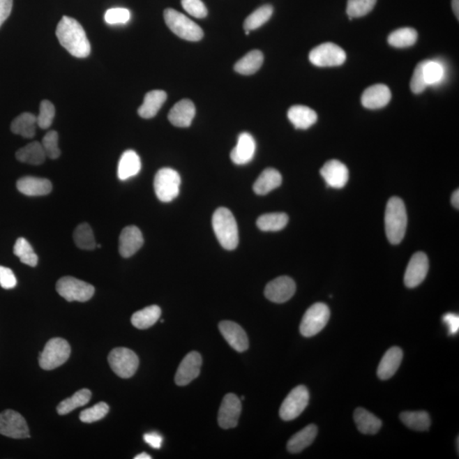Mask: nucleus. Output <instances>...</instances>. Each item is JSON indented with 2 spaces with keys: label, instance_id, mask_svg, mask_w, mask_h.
Returning a JSON list of instances; mask_svg holds the SVG:
<instances>
[{
  "label": "nucleus",
  "instance_id": "nucleus-1",
  "mask_svg": "<svg viewBox=\"0 0 459 459\" xmlns=\"http://www.w3.org/2000/svg\"><path fill=\"white\" fill-rule=\"evenodd\" d=\"M57 37L60 44L77 58H86L91 52V44L80 23L69 17H63L58 23Z\"/></svg>",
  "mask_w": 459,
  "mask_h": 459
},
{
  "label": "nucleus",
  "instance_id": "nucleus-2",
  "mask_svg": "<svg viewBox=\"0 0 459 459\" xmlns=\"http://www.w3.org/2000/svg\"><path fill=\"white\" fill-rule=\"evenodd\" d=\"M385 232L392 244H398L405 236L407 227L406 206L398 197L389 200L385 210Z\"/></svg>",
  "mask_w": 459,
  "mask_h": 459
},
{
  "label": "nucleus",
  "instance_id": "nucleus-3",
  "mask_svg": "<svg viewBox=\"0 0 459 459\" xmlns=\"http://www.w3.org/2000/svg\"><path fill=\"white\" fill-rule=\"evenodd\" d=\"M212 225L218 241L227 250H233L239 242V228L234 216L227 208H219L213 213Z\"/></svg>",
  "mask_w": 459,
  "mask_h": 459
},
{
  "label": "nucleus",
  "instance_id": "nucleus-4",
  "mask_svg": "<svg viewBox=\"0 0 459 459\" xmlns=\"http://www.w3.org/2000/svg\"><path fill=\"white\" fill-rule=\"evenodd\" d=\"M166 25L178 37L188 41H200L204 37V31L185 15L174 9L165 10Z\"/></svg>",
  "mask_w": 459,
  "mask_h": 459
},
{
  "label": "nucleus",
  "instance_id": "nucleus-5",
  "mask_svg": "<svg viewBox=\"0 0 459 459\" xmlns=\"http://www.w3.org/2000/svg\"><path fill=\"white\" fill-rule=\"evenodd\" d=\"M71 355V347L67 340L61 338H54L47 342L38 357V363L45 370L53 369L63 365Z\"/></svg>",
  "mask_w": 459,
  "mask_h": 459
},
{
  "label": "nucleus",
  "instance_id": "nucleus-6",
  "mask_svg": "<svg viewBox=\"0 0 459 459\" xmlns=\"http://www.w3.org/2000/svg\"><path fill=\"white\" fill-rule=\"evenodd\" d=\"M181 176L177 171L170 168L159 170L154 178L156 195L163 203H170L180 193Z\"/></svg>",
  "mask_w": 459,
  "mask_h": 459
},
{
  "label": "nucleus",
  "instance_id": "nucleus-7",
  "mask_svg": "<svg viewBox=\"0 0 459 459\" xmlns=\"http://www.w3.org/2000/svg\"><path fill=\"white\" fill-rule=\"evenodd\" d=\"M330 318V310L324 303H316L310 307L302 318L299 331L303 336H317L324 329Z\"/></svg>",
  "mask_w": 459,
  "mask_h": 459
},
{
  "label": "nucleus",
  "instance_id": "nucleus-8",
  "mask_svg": "<svg viewBox=\"0 0 459 459\" xmlns=\"http://www.w3.org/2000/svg\"><path fill=\"white\" fill-rule=\"evenodd\" d=\"M57 293L69 302H85L89 301L95 294V287L91 284L73 277L61 278L57 283Z\"/></svg>",
  "mask_w": 459,
  "mask_h": 459
},
{
  "label": "nucleus",
  "instance_id": "nucleus-9",
  "mask_svg": "<svg viewBox=\"0 0 459 459\" xmlns=\"http://www.w3.org/2000/svg\"><path fill=\"white\" fill-rule=\"evenodd\" d=\"M112 370L122 379L133 376L139 367V358L131 349L119 347L112 349L108 356Z\"/></svg>",
  "mask_w": 459,
  "mask_h": 459
},
{
  "label": "nucleus",
  "instance_id": "nucleus-10",
  "mask_svg": "<svg viewBox=\"0 0 459 459\" xmlns=\"http://www.w3.org/2000/svg\"><path fill=\"white\" fill-rule=\"evenodd\" d=\"M309 400V391L304 385L295 387L283 400L279 411L280 417L284 421L298 418L308 406Z\"/></svg>",
  "mask_w": 459,
  "mask_h": 459
},
{
  "label": "nucleus",
  "instance_id": "nucleus-11",
  "mask_svg": "<svg viewBox=\"0 0 459 459\" xmlns=\"http://www.w3.org/2000/svg\"><path fill=\"white\" fill-rule=\"evenodd\" d=\"M309 59L317 67H338L344 64L346 54L343 49L333 43H324L311 50Z\"/></svg>",
  "mask_w": 459,
  "mask_h": 459
},
{
  "label": "nucleus",
  "instance_id": "nucleus-12",
  "mask_svg": "<svg viewBox=\"0 0 459 459\" xmlns=\"http://www.w3.org/2000/svg\"><path fill=\"white\" fill-rule=\"evenodd\" d=\"M0 434L13 439L30 437L25 419L19 412L10 409L0 414Z\"/></svg>",
  "mask_w": 459,
  "mask_h": 459
},
{
  "label": "nucleus",
  "instance_id": "nucleus-13",
  "mask_svg": "<svg viewBox=\"0 0 459 459\" xmlns=\"http://www.w3.org/2000/svg\"><path fill=\"white\" fill-rule=\"evenodd\" d=\"M242 412V403L235 394L229 393L225 395L218 414V423L223 429L228 430L235 428Z\"/></svg>",
  "mask_w": 459,
  "mask_h": 459
},
{
  "label": "nucleus",
  "instance_id": "nucleus-14",
  "mask_svg": "<svg viewBox=\"0 0 459 459\" xmlns=\"http://www.w3.org/2000/svg\"><path fill=\"white\" fill-rule=\"evenodd\" d=\"M429 271V259L425 253L418 252L412 255L407 264L404 283L409 289L418 287L423 282Z\"/></svg>",
  "mask_w": 459,
  "mask_h": 459
},
{
  "label": "nucleus",
  "instance_id": "nucleus-15",
  "mask_svg": "<svg viewBox=\"0 0 459 459\" xmlns=\"http://www.w3.org/2000/svg\"><path fill=\"white\" fill-rule=\"evenodd\" d=\"M296 291V284L289 277H279L267 284L264 295L271 302L282 304L294 296Z\"/></svg>",
  "mask_w": 459,
  "mask_h": 459
},
{
  "label": "nucleus",
  "instance_id": "nucleus-16",
  "mask_svg": "<svg viewBox=\"0 0 459 459\" xmlns=\"http://www.w3.org/2000/svg\"><path fill=\"white\" fill-rule=\"evenodd\" d=\"M203 360L200 353L190 352L181 361L177 369L174 381L179 386H186L197 378L201 371Z\"/></svg>",
  "mask_w": 459,
  "mask_h": 459
},
{
  "label": "nucleus",
  "instance_id": "nucleus-17",
  "mask_svg": "<svg viewBox=\"0 0 459 459\" xmlns=\"http://www.w3.org/2000/svg\"><path fill=\"white\" fill-rule=\"evenodd\" d=\"M320 173L326 184L332 188H343L349 180L347 167L336 159L326 162L321 169Z\"/></svg>",
  "mask_w": 459,
  "mask_h": 459
},
{
  "label": "nucleus",
  "instance_id": "nucleus-18",
  "mask_svg": "<svg viewBox=\"0 0 459 459\" xmlns=\"http://www.w3.org/2000/svg\"><path fill=\"white\" fill-rule=\"evenodd\" d=\"M219 329L221 334L237 352H244L248 349V338L246 333L239 324L232 321L220 322Z\"/></svg>",
  "mask_w": 459,
  "mask_h": 459
},
{
  "label": "nucleus",
  "instance_id": "nucleus-19",
  "mask_svg": "<svg viewBox=\"0 0 459 459\" xmlns=\"http://www.w3.org/2000/svg\"><path fill=\"white\" fill-rule=\"evenodd\" d=\"M144 239L141 230L135 225L124 228L119 236V253L123 258H130L142 247Z\"/></svg>",
  "mask_w": 459,
  "mask_h": 459
},
{
  "label": "nucleus",
  "instance_id": "nucleus-20",
  "mask_svg": "<svg viewBox=\"0 0 459 459\" xmlns=\"http://www.w3.org/2000/svg\"><path fill=\"white\" fill-rule=\"evenodd\" d=\"M391 92L385 84H375L368 87L361 96V103L366 108L379 109L390 103Z\"/></svg>",
  "mask_w": 459,
  "mask_h": 459
},
{
  "label": "nucleus",
  "instance_id": "nucleus-21",
  "mask_svg": "<svg viewBox=\"0 0 459 459\" xmlns=\"http://www.w3.org/2000/svg\"><path fill=\"white\" fill-rule=\"evenodd\" d=\"M256 143L250 134L242 133L237 140L236 146L232 151L231 158L237 165L250 163L255 154Z\"/></svg>",
  "mask_w": 459,
  "mask_h": 459
},
{
  "label": "nucleus",
  "instance_id": "nucleus-22",
  "mask_svg": "<svg viewBox=\"0 0 459 459\" xmlns=\"http://www.w3.org/2000/svg\"><path fill=\"white\" fill-rule=\"evenodd\" d=\"M17 188L26 196H45L52 192V184L47 179L25 176L19 179Z\"/></svg>",
  "mask_w": 459,
  "mask_h": 459
},
{
  "label": "nucleus",
  "instance_id": "nucleus-23",
  "mask_svg": "<svg viewBox=\"0 0 459 459\" xmlns=\"http://www.w3.org/2000/svg\"><path fill=\"white\" fill-rule=\"evenodd\" d=\"M196 114V108L190 100H181L171 109L169 120L173 126L180 128L189 127Z\"/></svg>",
  "mask_w": 459,
  "mask_h": 459
},
{
  "label": "nucleus",
  "instance_id": "nucleus-24",
  "mask_svg": "<svg viewBox=\"0 0 459 459\" xmlns=\"http://www.w3.org/2000/svg\"><path fill=\"white\" fill-rule=\"evenodd\" d=\"M403 352L402 349L394 346L384 354L379 365L378 377L381 380H387L394 376L402 363Z\"/></svg>",
  "mask_w": 459,
  "mask_h": 459
},
{
  "label": "nucleus",
  "instance_id": "nucleus-25",
  "mask_svg": "<svg viewBox=\"0 0 459 459\" xmlns=\"http://www.w3.org/2000/svg\"><path fill=\"white\" fill-rule=\"evenodd\" d=\"M141 169L142 162L138 154L133 150L124 151L119 162V179L126 181L128 179L137 176Z\"/></svg>",
  "mask_w": 459,
  "mask_h": 459
},
{
  "label": "nucleus",
  "instance_id": "nucleus-26",
  "mask_svg": "<svg viewBox=\"0 0 459 459\" xmlns=\"http://www.w3.org/2000/svg\"><path fill=\"white\" fill-rule=\"evenodd\" d=\"M287 116L294 126L299 130H307L317 121V112L301 105L292 107L287 112Z\"/></svg>",
  "mask_w": 459,
  "mask_h": 459
},
{
  "label": "nucleus",
  "instance_id": "nucleus-27",
  "mask_svg": "<svg viewBox=\"0 0 459 459\" xmlns=\"http://www.w3.org/2000/svg\"><path fill=\"white\" fill-rule=\"evenodd\" d=\"M354 420L358 430L364 435H376L382 427V421L363 407L356 408Z\"/></svg>",
  "mask_w": 459,
  "mask_h": 459
},
{
  "label": "nucleus",
  "instance_id": "nucleus-28",
  "mask_svg": "<svg viewBox=\"0 0 459 459\" xmlns=\"http://www.w3.org/2000/svg\"><path fill=\"white\" fill-rule=\"evenodd\" d=\"M283 178L277 170L268 168L264 170L255 182L253 189L258 195H266L281 186Z\"/></svg>",
  "mask_w": 459,
  "mask_h": 459
},
{
  "label": "nucleus",
  "instance_id": "nucleus-29",
  "mask_svg": "<svg viewBox=\"0 0 459 459\" xmlns=\"http://www.w3.org/2000/svg\"><path fill=\"white\" fill-rule=\"evenodd\" d=\"M318 433L317 427L309 425L291 437L287 442V449L291 453H299L313 444Z\"/></svg>",
  "mask_w": 459,
  "mask_h": 459
},
{
  "label": "nucleus",
  "instance_id": "nucleus-30",
  "mask_svg": "<svg viewBox=\"0 0 459 459\" xmlns=\"http://www.w3.org/2000/svg\"><path fill=\"white\" fill-rule=\"evenodd\" d=\"M166 100L167 94L163 91H151L147 93L143 104L138 109V114L146 119L153 118Z\"/></svg>",
  "mask_w": 459,
  "mask_h": 459
},
{
  "label": "nucleus",
  "instance_id": "nucleus-31",
  "mask_svg": "<svg viewBox=\"0 0 459 459\" xmlns=\"http://www.w3.org/2000/svg\"><path fill=\"white\" fill-rule=\"evenodd\" d=\"M37 116L30 112H23L11 123L10 130L24 138H33L36 133Z\"/></svg>",
  "mask_w": 459,
  "mask_h": 459
},
{
  "label": "nucleus",
  "instance_id": "nucleus-32",
  "mask_svg": "<svg viewBox=\"0 0 459 459\" xmlns=\"http://www.w3.org/2000/svg\"><path fill=\"white\" fill-rule=\"evenodd\" d=\"M161 309L158 306H150L136 311L131 317V322L136 329H146L153 326L161 317Z\"/></svg>",
  "mask_w": 459,
  "mask_h": 459
},
{
  "label": "nucleus",
  "instance_id": "nucleus-33",
  "mask_svg": "<svg viewBox=\"0 0 459 459\" xmlns=\"http://www.w3.org/2000/svg\"><path fill=\"white\" fill-rule=\"evenodd\" d=\"M17 160L32 165H40L45 162L46 155L42 144L38 142L27 144L15 153Z\"/></svg>",
  "mask_w": 459,
  "mask_h": 459
},
{
  "label": "nucleus",
  "instance_id": "nucleus-34",
  "mask_svg": "<svg viewBox=\"0 0 459 459\" xmlns=\"http://www.w3.org/2000/svg\"><path fill=\"white\" fill-rule=\"evenodd\" d=\"M264 56L259 50H252L235 64V71L243 75H254L262 68Z\"/></svg>",
  "mask_w": 459,
  "mask_h": 459
},
{
  "label": "nucleus",
  "instance_id": "nucleus-35",
  "mask_svg": "<svg viewBox=\"0 0 459 459\" xmlns=\"http://www.w3.org/2000/svg\"><path fill=\"white\" fill-rule=\"evenodd\" d=\"M400 419L411 430L426 431L430 427V415L425 411L404 412L400 414Z\"/></svg>",
  "mask_w": 459,
  "mask_h": 459
},
{
  "label": "nucleus",
  "instance_id": "nucleus-36",
  "mask_svg": "<svg viewBox=\"0 0 459 459\" xmlns=\"http://www.w3.org/2000/svg\"><path fill=\"white\" fill-rule=\"evenodd\" d=\"M91 391L88 389H82V390L77 391L72 398L65 399L57 406V410L60 415H66L69 414L76 408L84 407L91 399Z\"/></svg>",
  "mask_w": 459,
  "mask_h": 459
},
{
  "label": "nucleus",
  "instance_id": "nucleus-37",
  "mask_svg": "<svg viewBox=\"0 0 459 459\" xmlns=\"http://www.w3.org/2000/svg\"><path fill=\"white\" fill-rule=\"evenodd\" d=\"M289 216L284 213H271L263 215L257 220V227L263 232H278L286 227Z\"/></svg>",
  "mask_w": 459,
  "mask_h": 459
},
{
  "label": "nucleus",
  "instance_id": "nucleus-38",
  "mask_svg": "<svg viewBox=\"0 0 459 459\" xmlns=\"http://www.w3.org/2000/svg\"><path fill=\"white\" fill-rule=\"evenodd\" d=\"M418 40V33L411 27H403L394 31L388 37V42L395 48H407Z\"/></svg>",
  "mask_w": 459,
  "mask_h": 459
},
{
  "label": "nucleus",
  "instance_id": "nucleus-39",
  "mask_svg": "<svg viewBox=\"0 0 459 459\" xmlns=\"http://www.w3.org/2000/svg\"><path fill=\"white\" fill-rule=\"evenodd\" d=\"M272 14H273V7L271 5H264L259 7V9L248 15L246 20H245L243 24L245 31L250 32L252 30L259 29L270 20Z\"/></svg>",
  "mask_w": 459,
  "mask_h": 459
},
{
  "label": "nucleus",
  "instance_id": "nucleus-40",
  "mask_svg": "<svg viewBox=\"0 0 459 459\" xmlns=\"http://www.w3.org/2000/svg\"><path fill=\"white\" fill-rule=\"evenodd\" d=\"M73 239L81 250H94L96 247L94 233L87 223L81 224L75 229Z\"/></svg>",
  "mask_w": 459,
  "mask_h": 459
},
{
  "label": "nucleus",
  "instance_id": "nucleus-41",
  "mask_svg": "<svg viewBox=\"0 0 459 459\" xmlns=\"http://www.w3.org/2000/svg\"><path fill=\"white\" fill-rule=\"evenodd\" d=\"M14 255L20 259L21 262L29 266H36L38 262V255L35 254L33 248L25 239L20 237L17 240L14 246Z\"/></svg>",
  "mask_w": 459,
  "mask_h": 459
},
{
  "label": "nucleus",
  "instance_id": "nucleus-42",
  "mask_svg": "<svg viewBox=\"0 0 459 459\" xmlns=\"http://www.w3.org/2000/svg\"><path fill=\"white\" fill-rule=\"evenodd\" d=\"M376 3L377 0H348L346 13L349 15V20L352 18L363 17L371 13Z\"/></svg>",
  "mask_w": 459,
  "mask_h": 459
},
{
  "label": "nucleus",
  "instance_id": "nucleus-43",
  "mask_svg": "<svg viewBox=\"0 0 459 459\" xmlns=\"http://www.w3.org/2000/svg\"><path fill=\"white\" fill-rule=\"evenodd\" d=\"M423 63V77L428 84L434 85L439 83L444 77V67L437 61L426 60Z\"/></svg>",
  "mask_w": 459,
  "mask_h": 459
},
{
  "label": "nucleus",
  "instance_id": "nucleus-44",
  "mask_svg": "<svg viewBox=\"0 0 459 459\" xmlns=\"http://www.w3.org/2000/svg\"><path fill=\"white\" fill-rule=\"evenodd\" d=\"M109 412V406L106 402H99L92 407L81 412L80 419L83 423H94L106 417Z\"/></svg>",
  "mask_w": 459,
  "mask_h": 459
},
{
  "label": "nucleus",
  "instance_id": "nucleus-45",
  "mask_svg": "<svg viewBox=\"0 0 459 459\" xmlns=\"http://www.w3.org/2000/svg\"><path fill=\"white\" fill-rule=\"evenodd\" d=\"M54 114H56V109L54 105L47 100H43L40 103V114L37 116L38 126L42 130H46L52 126Z\"/></svg>",
  "mask_w": 459,
  "mask_h": 459
},
{
  "label": "nucleus",
  "instance_id": "nucleus-46",
  "mask_svg": "<svg viewBox=\"0 0 459 459\" xmlns=\"http://www.w3.org/2000/svg\"><path fill=\"white\" fill-rule=\"evenodd\" d=\"M58 140H59V135L54 130L48 132L44 136L41 144L46 157L52 159H57L60 157L61 151L59 146H58Z\"/></svg>",
  "mask_w": 459,
  "mask_h": 459
},
{
  "label": "nucleus",
  "instance_id": "nucleus-47",
  "mask_svg": "<svg viewBox=\"0 0 459 459\" xmlns=\"http://www.w3.org/2000/svg\"><path fill=\"white\" fill-rule=\"evenodd\" d=\"M104 19L109 25L126 24L130 21V13L126 8H112L105 13Z\"/></svg>",
  "mask_w": 459,
  "mask_h": 459
},
{
  "label": "nucleus",
  "instance_id": "nucleus-48",
  "mask_svg": "<svg viewBox=\"0 0 459 459\" xmlns=\"http://www.w3.org/2000/svg\"><path fill=\"white\" fill-rule=\"evenodd\" d=\"M423 63L425 61L419 62L412 77L410 87L414 94H421L428 87L425 77H423Z\"/></svg>",
  "mask_w": 459,
  "mask_h": 459
},
{
  "label": "nucleus",
  "instance_id": "nucleus-49",
  "mask_svg": "<svg viewBox=\"0 0 459 459\" xmlns=\"http://www.w3.org/2000/svg\"><path fill=\"white\" fill-rule=\"evenodd\" d=\"M181 6L192 17L200 19L207 17V8L201 0H181Z\"/></svg>",
  "mask_w": 459,
  "mask_h": 459
},
{
  "label": "nucleus",
  "instance_id": "nucleus-50",
  "mask_svg": "<svg viewBox=\"0 0 459 459\" xmlns=\"http://www.w3.org/2000/svg\"><path fill=\"white\" fill-rule=\"evenodd\" d=\"M17 280L14 272L5 266H0V286L5 289H14L17 286Z\"/></svg>",
  "mask_w": 459,
  "mask_h": 459
},
{
  "label": "nucleus",
  "instance_id": "nucleus-51",
  "mask_svg": "<svg viewBox=\"0 0 459 459\" xmlns=\"http://www.w3.org/2000/svg\"><path fill=\"white\" fill-rule=\"evenodd\" d=\"M442 321L449 328L450 336H454L458 332L459 329V317L454 313H446L443 316Z\"/></svg>",
  "mask_w": 459,
  "mask_h": 459
},
{
  "label": "nucleus",
  "instance_id": "nucleus-52",
  "mask_svg": "<svg viewBox=\"0 0 459 459\" xmlns=\"http://www.w3.org/2000/svg\"><path fill=\"white\" fill-rule=\"evenodd\" d=\"M13 6V0H0V27L10 17Z\"/></svg>",
  "mask_w": 459,
  "mask_h": 459
},
{
  "label": "nucleus",
  "instance_id": "nucleus-53",
  "mask_svg": "<svg viewBox=\"0 0 459 459\" xmlns=\"http://www.w3.org/2000/svg\"><path fill=\"white\" fill-rule=\"evenodd\" d=\"M144 441L154 449H160L163 445V437L157 432H151L144 435Z\"/></svg>",
  "mask_w": 459,
  "mask_h": 459
},
{
  "label": "nucleus",
  "instance_id": "nucleus-54",
  "mask_svg": "<svg viewBox=\"0 0 459 459\" xmlns=\"http://www.w3.org/2000/svg\"><path fill=\"white\" fill-rule=\"evenodd\" d=\"M452 203L455 208H459V190H455L452 196Z\"/></svg>",
  "mask_w": 459,
  "mask_h": 459
},
{
  "label": "nucleus",
  "instance_id": "nucleus-55",
  "mask_svg": "<svg viewBox=\"0 0 459 459\" xmlns=\"http://www.w3.org/2000/svg\"><path fill=\"white\" fill-rule=\"evenodd\" d=\"M452 6H453V10L455 15H456V17L458 20L459 19V0H453L452 1Z\"/></svg>",
  "mask_w": 459,
  "mask_h": 459
},
{
  "label": "nucleus",
  "instance_id": "nucleus-56",
  "mask_svg": "<svg viewBox=\"0 0 459 459\" xmlns=\"http://www.w3.org/2000/svg\"><path fill=\"white\" fill-rule=\"evenodd\" d=\"M151 457L150 456V455L146 453H142L141 454L137 455V456L135 457V459H151Z\"/></svg>",
  "mask_w": 459,
  "mask_h": 459
}]
</instances>
